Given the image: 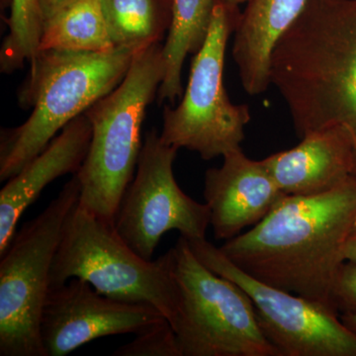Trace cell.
<instances>
[{"label": "cell", "instance_id": "6", "mask_svg": "<svg viewBox=\"0 0 356 356\" xmlns=\"http://www.w3.org/2000/svg\"><path fill=\"white\" fill-rule=\"evenodd\" d=\"M180 356H280L259 327L252 300L199 261L184 236L172 248Z\"/></svg>", "mask_w": 356, "mask_h": 356}, {"label": "cell", "instance_id": "2", "mask_svg": "<svg viewBox=\"0 0 356 356\" xmlns=\"http://www.w3.org/2000/svg\"><path fill=\"white\" fill-rule=\"evenodd\" d=\"M270 74L301 139L348 129L356 177V0H308L276 44Z\"/></svg>", "mask_w": 356, "mask_h": 356}, {"label": "cell", "instance_id": "14", "mask_svg": "<svg viewBox=\"0 0 356 356\" xmlns=\"http://www.w3.org/2000/svg\"><path fill=\"white\" fill-rule=\"evenodd\" d=\"M92 128L86 113L79 115L50 144L10 178L0 191V255L16 233L23 213L44 187L63 175H76L88 154Z\"/></svg>", "mask_w": 356, "mask_h": 356}, {"label": "cell", "instance_id": "7", "mask_svg": "<svg viewBox=\"0 0 356 356\" xmlns=\"http://www.w3.org/2000/svg\"><path fill=\"white\" fill-rule=\"evenodd\" d=\"M79 196L81 182L74 175L0 255V356H47L40 334L42 312L63 229Z\"/></svg>", "mask_w": 356, "mask_h": 356}, {"label": "cell", "instance_id": "10", "mask_svg": "<svg viewBox=\"0 0 356 356\" xmlns=\"http://www.w3.org/2000/svg\"><path fill=\"white\" fill-rule=\"evenodd\" d=\"M178 149L156 130L143 143L137 170L122 198L114 229L134 252L153 261L161 236L175 229L187 240L206 238L211 213L180 188L173 175Z\"/></svg>", "mask_w": 356, "mask_h": 356}, {"label": "cell", "instance_id": "24", "mask_svg": "<svg viewBox=\"0 0 356 356\" xmlns=\"http://www.w3.org/2000/svg\"><path fill=\"white\" fill-rule=\"evenodd\" d=\"M341 320L351 332H355L356 334V312L343 314L341 316Z\"/></svg>", "mask_w": 356, "mask_h": 356}, {"label": "cell", "instance_id": "23", "mask_svg": "<svg viewBox=\"0 0 356 356\" xmlns=\"http://www.w3.org/2000/svg\"><path fill=\"white\" fill-rule=\"evenodd\" d=\"M344 261L355 262L356 264V233L353 234L348 238V242L344 245Z\"/></svg>", "mask_w": 356, "mask_h": 356}, {"label": "cell", "instance_id": "21", "mask_svg": "<svg viewBox=\"0 0 356 356\" xmlns=\"http://www.w3.org/2000/svg\"><path fill=\"white\" fill-rule=\"evenodd\" d=\"M332 305L337 313L356 312V264L344 261L337 271L332 288Z\"/></svg>", "mask_w": 356, "mask_h": 356}, {"label": "cell", "instance_id": "18", "mask_svg": "<svg viewBox=\"0 0 356 356\" xmlns=\"http://www.w3.org/2000/svg\"><path fill=\"white\" fill-rule=\"evenodd\" d=\"M114 48L100 0H79L44 21L39 51H106Z\"/></svg>", "mask_w": 356, "mask_h": 356}, {"label": "cell", "instance_id": "25", "mask_svg": "<svg viewBox=\"0 0 356 356\" xmlns=\"http://www.w3.org/2000/svg\"><path fill=\"white\" fill-rule=\"evenodd\" d=\"M221 1L226 3L227 6L238 7L240 4L245 3L250 0H221Z\"/></svg>", "mask_w": 356, "mask_h": 356}, {"label": "cell", "instance_id": "5", "mask_svg": "<svg viewBox=\"0 0 356 356\" xmlns=\"http://www.w3.org/2000/svg\"><path fill=\"white\" fill-rule=\"evenodd\" d=\"M172 264V248L156 261H147L122 240L114 227L77 203L63 229L50 288L79 278L110 298L153 306L172 325L178 300Z\"/></svg>", "mask_w": 356, "mask_h": 356}, {"label": "cell", "instance_id": "15", "mask_svg": "<svg viewBox=\"0 0 356 356\" xmlns=\"http://www.w3.org/2000/svg\"><path fill=\"white\" fill-rule=\"evenodd\" d=\"M308 0H250L235 30L233 58L243 89L264 93L271 84L276 44L303 13Z\"/></svg>", "mask_w": 356, "mask_h": 356}, {"label": "cell", "instance_id": "12", "mask_svg": "<svg viewBox=\"0 0 356 356\" xmlns=\"http://www.w3.org/2000/svg\"><path fill=\"white\" fill-rule=\"evenodd\" d=\"M222 158L221 168L206 172L203 195L215 238L228 241L259 224L286 194L264 161L248 159L242 147Z\"/></svg>", "mask_w": 356, "mask_h": 356}, {"label": "cell", "instance_id": "20", "mask_svg": "<svg viewBox=\"0 0 356 356\" xmlns=\"http://www.w3.org/2000/svg\"><path fill=\"white\" fill-rule=\"evenodd\" d=\"M115 356H180L177 337L168 320L136 334L131 343L114 351Z\"/></svg>", "mask_w": 356, "mask_h": 356}, {"label": "cell", "instance_id": "13", "mask_svg": "<svg viewBox=\"0 0 356 356\" xmlns=\"http://www.w3.org/2000/svg\"><path fill=\"white\" fill-rule=\"evenodd\" d=\"M262 161L283 193L316 195L353 175L355 143L348 129L334 126L308 134L298 146Z\"/></svg>", "mask_w": 356, "mask_h": 356}, {"label": "cell", "instance_id": "17", "mask_svg": "<svg viewBox=\"0 0 356 356\" xmlns=\"http://www.w3.org/2000/svg\"><path fill=\"white\" fill-rule=\"evenodd\" d=\"M115 48L138 51L161 43L172 21V0H100Z\"/></svg>", "mask_w": 356, "mask_h": 356}, {"label": "cell", "instance_id": "19", "mask_svg": "<svg viewBox=\"0 0 356 356\" xmlns=\"http://www.w3.org/2000/svg\"><path fill=\"white\" fill-rule=\"evenodd\" d=\"M8 35L0 50V69L11 74L38 55L44 30L40 0H11Z\"/></svg>", "mask_w": 356, "mask_h": 356}, {"label": "cell", "instance_id": "3", "mask_svg": "<svg viewBox=\"0 0 356 356\" xmlns=\"http://www.w3.org/2000/svg\"><path fill=\"white\" fill-rule=\"evenodd\" d=\"M136 51H40L18 93L19 106L32 109L19 127L2 131L0 181H8L46 149L58 131L113 91Z\"/></svg>", "mask_w": 356, "mask_h": 356}, {"label": "cell", "instance_id": "26", "mask_svg": "<svg viewBox=\"0 0 356 356\" xmlns=\"http://www.w3.org/2000/svg\"><path fill=\"white\" fill-rule=\"evenodd\" d=\"M355 233H356V219H355V224H353V233H351V235H353V234H355Z\"/></svg>", "mask_w": 356, "mask_h": 356}, {"label": "cell", "instance_id": "16", "mask_svg": "<svg viewBox=\"0 0 356 356\" xmlns=\"http://www.w3.org/2000/svg\"><path fill=\"white\" fill-rule=\"evenodd\" d=\"M217 0H172V21L163 57L165 72L158 91L159 103L170 104L181 97V72L185 58L197 54L209 33L213 10Z\"/></svg>", "mask_w": 356, "mask_h": 356}, {"label": "cell", "instance_id": "1", "mask_svg": "<svg viewBox=\"0 0 356 356\" xmlns=\"http://www.w3.org/2000/svg\"><path fill=\"white\" fill-rule=\"evenodd\" d=\"M356 219V177L316 195H285L222 254L266 284L334 309L332 288Z\"/></svg>", "mask_w": 356, "mask_h": 356}, {"label": "cell", "instance_id": "11", "mask_svg": "<svg viewBox=\"0 0 356 356\" xmlns=\"http://www.w3.org/2000/svg\"><path fill=\"white\" fill-rule=\"evenodd\" d=\"M165 320L153 306L110 298L72 278L49 290L40 334L47 356H64L96 339L140 334Z\"/></svg>", "mask_w": 356, "mask_h": 356}, {"label": "cell", "instance_id": "9", "mask_svg": "<svg viewBox=\"0 0 356 356\" xmlns=\"http://www.w3.org/2000/svg\"><path fill=\"white\" fill-rule=\"evenodd\" d=\"M187 242L204 266L247 293L262 332L280 356H356V334L334 309L255 280L206 238Z\"/></svg>", "mask_w": 356, "mask_h": 356}, {"label": "cell", "instance_id": "8", "mask_svg": "<svg viewBox=\"0 0 356 356\" xmlns=\"http://www.w3.org/2000/svg\"><path fill=\"white\" fill-rule=\"evenodd\" d=\"M240 17L238 7L217 0L207 39L192 60L181 102L163 109L161 140L196 152L205 161L241 147L250 121L248 105L229 102L222 83L227 43Z\"/></svg>", "mask_w": 356, "mask_h": 356}, {"label": "cell", "instance_id": "22", "mask_svg": "<svg viewBox=\"0 0 356 356\" xmlns=\"http://www.w3.org/2000/svg\"><path fill=\"white\" fill-rule=\"evenodd\" d=\"M43 9L44 20H48L65 7L76 3L79 0H40Z\"/></svg>", "mask_w": 356, "mask_h": 356}, {"label": "cell", "instance_id": "4", "mask_svg": "<svg viewBox=\"0 0 356 356\" xmlns=\"http://www.w3.org/2000/svg\"><path fill=\"white\" fill-rule=\"evenodd\" d=\"M163 44L136 53L127 74L113 91L84 113L92 128L81 170L79 206L114 227L122 198L137 170L143 122L165 77Z\"/></svg>", "mask_w": 356, "mask_h": 356}]
</instances>
